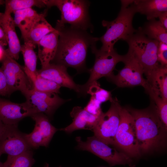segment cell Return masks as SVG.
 <instances>
[{
    "label": "cell",
    "mask_w": 167,
    "mask_h": 167,
    "mask_svg": "<svg viewBox=\"0 0 167 167\" xmlns=\"http://www.w3.org/2000/svg\"><path fill=\"white\" fill-rule=\"evenodd\" d=\"M59 33L57 51L53 63L75 69L79 72L86 70L88 48L99 41L87 31L65 25L55 28Z\"/></svg>",
    "instance_id": "obj_1"
},
{
    "label": "cell",
    "mask_w": 167,
    "mask_h": 167,
    "mask_svg": "<svg viewBox=\"0 0 167 167\" xmlns=\"http://www.w3.org/2000/svg\"><path fill=\"white\" fill-rule=\"evenodd\" d=\"M151 101L150 105L145 109L126 108L134 121L140 152L159 148L165 139L167 129L159 117L154 102Z\"/></svg>",
    "instance_id": "obj_2"
},
{
    "label": "cell",
    "mask_w": 167,
    "mask_h": 167,
    "mask_svg": "<svg viewBox=\"0 0 167 167\" xmlns=\"http://www.w3.org/2000/svg\"><path fill=\"white\" fill-rule=\"evenodd\" d=\"M120 11L117 17L111 21L103 20V26L106 28L104 35L100 38L102 46L101 50L110 52L119 40L126 41L136 31L133 28L132 22L136 13L131 5L132 0H121Z\"/></svg>",
    "instance_id": "obj_3"
},
{
    "label": "cell",
    "mask_w": 167,
    "mask_h": 167,
    "mask_svg": "<svg viewBox=\"0 0 167 167\" xmlns=\"http://www.w3.org/2000/svg\"><path fill=\"white\" fill-rule=\"evenodd\" d=\"M126 41L140 62L146 79L154 88L155 73L160 65L157 58L159 42L149 38L139 30Z\"/></svg>",
    "instance_id": "obj_4"
},
{
    "label": "cell",
    "mask_w": 167,
    "mask_h": 167,
    "mask_svg": "<svg viewBox=\"0 0 167 167\" xmlns=\"http://www.w3.org/2000/svg\"><path fill=\"white\" fill-rule=\"evenodd\" d=\"M46 6H56L61 13V19L56 26H62L68 24L70 26L86 30L91 29L88 13L89 3L82 0H44Z\"/></svg>",
    "instance_id": "obj_5"
},
{
    "label": "cell",
    "mask_w": 167,
    "mask_h": 167,
    "mask_svg": "<svg viewBox=\"0 0 167 167\" xmlns=\"http://www.w3.org/2000/svg\"><path fill=\"white\" fill-rule=\"evenodd\" d=\"M125 66L118 71V74H113L107 78L109 81L120 88L142 86L149 96L156 92L151 84L143 77V68L134 52L129 48L127 53L124 55L123 60Z\"/></svg>",
    "instance_id": "obj_6"
},
{
    "label": "cell",
    "mask_w": 167,
    "mask_h": 167,
    "mask_svg": "<svg viewBox=\"0 0 167 167\" xmlns=\"http://www.w3.org/2000/svg\"><path fill=\"white\" fill-rule=\"evenodd\" d=\"M120 118L114 146L119 148L131 158L138 157L141 152L133 118L126 108L121 106Z\"/></svg>",
    "instance_id": "obj_7"
},
{
    "label": "cell",
    "mask_w": 167,
    "mask_h": 167,
    "mask_svg": "<svg viewBox=\"0 0 167 167\" xmlns=\"http://www.w3.org/2000/svg\"><path fill=\"white\" fill-rule=\"evenodd\" d=\"M96 44L90 47L92 53L95 55V60L92 67L88 70L90 77L88 81L82 85L83 95L87 94L89 87L94 82L103 77L107 78L113 74L117 64L122 62L124 59V55L119 54L114 49L110 52L103 51L98 49Z\"/></svg>",
    "instance_id": "obj_8"
},
{
    "label": "cell",
    "mask_w": 167,
    "mask_h": 167,
    "mask_svg": "<svg viewBox=\"0 0 167 167\" xmlns=\"http://www.w3.org/2000/svg\"><path fill=\"white\" fill-rule=\"evenodd\" d=\"M77 148L89 151L107 162L110 165L129 164L131 158L124 152L111 148L95 136L88 137L86 141H82L80 137L76 138Z\"/></svg>",
    "instance_id": "obj_9"
},
{
    "label": "cell",
    "mask_w": 167,
    "mask_h": 167,
    "mask_svg": "<svg viewBox=\"0 0 167 167\" xmlns=\"http://www.w3.org/2000/svg\"><path fill=\"white\" fill-rule=\"evenodd\" d=\"M109 110L101 113L92 131L94 136L108 145L114 146L115 138L120 122L121 106L116 98L110 102Z\"/></svg>",
    "instance_id": "obj_10"
},
{
    "label": "cell",
    "mask_w": 167,
    "mask_h": 167,
    "mask_svg": "<svg viewBox=\"0 0 167 167\" xmlns=\"http://www.w3.org/2000/svg\"><path fill=\"white\" fill-rule=\"evenodd\" d=\"M1 67L5 76L9 91H20L24 95L33 89L32 82L25 73L23 67L11 58L4 50Z\"/></svg>",
    "instance_id": "obj_11"
},
{
    "label": "cell",
    "mask_w": 167,
    "mask_h": 167,
    "mask_svg": "<svg viewBox=\"0 0 167 167\" xmlns=\"http://www.w3.org/2000/svg\"><path fill=\"white\" fill-rule=\"evenodd\" d=\"M24 95L26 99L25 102L33 114L42 113L48 117H51L59 106L69 101L61 98L57 93L41 92L33 89Z\"/></svg>",
    "instance_id": "obj_12"
},
{
    "label": "cell",
    "mask_w": 167,
    "mask_h": 167,
    "mask_svg": "<svg viewBox=\"0 0 167 167\" xmlns=\"http://www.w3.org/2000/svg\"><path fill=\"white\" fill-rule=\"evenodd\" d=\"M18 125H9L0 140V154H6L14 156L31 150L26 140L24 134L19 130Z\"/></svg>",
    "instance_id": "obj_13"
},
{
    "label": "cell",
    "mask_w": 167,
    "mask_h": 167,
    "mask_svg": "<svg viewBox=\"0 0 167 167\" xmlns=\"http://www.w3.org/2000/svg\"><path fill=\"white\" fill-rule=\"evenodd\" d=\"M37 75L54 82L61 87L69 88L82 95L81 85L74 82L65 66L50 63L47 66L37 70Z\"/></svg>",
    "instance_id": "obj_14"
},
{
    "label": "cell",
    "mask_w": 167,
    "mask_h": 167,
    "mask_svg": "<svg viewBox=\"0 0 167 167\" xmlns=\"http://www.w3.org/2000/svg\"><path fill=\"white\" fill-rule=\"evenodd\" d=\"M32 114L25 102L16 103L0 97V121L5 125H18L23 119Z\"/></svg>",
    "instance_id": "obj_15"
},
{
    "label": "cell",
    "mask_w": 167,
    "mask_h": 167,
    "mask_svg": "<svg viewBox=\"0 0 167 167\" xmlns=\"http://www.w3.org/2000/svg\"><path fill=\"white\" fill-rule=\"evenodd\" d=\"M0 27L4 32L8 45L6 51L11 58L18 60L21 45L16 32L14 18L11 14L0 13Z\"/></svg>",
    "instance_id": "obj_16"
},
{
    "label": "cell",
    "mask_w": 167,
    "mask_h": 167,
    "mask_svg": "<svg viewBox=\"0 0 167 167\" xmlns=\"http://www.w3.org/2000/svg\"><path fill=\"white\" fill-rule=\"evenodd\" d=\"M73 118L72 122L67 127L60 129L67 133L79 129L92 131L100 115L92 114L81 107H74L70 113Z\"/></svg>",
    "instance_id": "obj_17"
},
{
    "label": "cell",
    "mask_w": 167,
    "mask_h": 167,
    "mask_svg": "<svg viewBox=\"0 0 167 167\" xmlns=\"http://www.w3.org/2000/svg\"><path fill=\"white\" fill-rule=\"evenodd\" d=\"M58 38V32L56 29L45 36L37 43L38 57L41 68L48 66L54 59L57 50Z\"/></svg>",
    "instance_id": "obj_18"
},
{
    "label": "cell",
    "mask_w": 167,
    "mask_h": 167,
    "mask_svg": "<svg viewBox=\"0 0 167 167\" xmlns=\"http://www.w3.org/2000/svg\"><path fill=\"white\" fill-rule=\"evenodd\" d=\"M131 5L136 13L145 15L148 20L155 19L167 11V0H133Z\"/></svg>",
    "instance_id": "obj_19"
},
{
    "label": "cell",
    "mask_w": 167,
    "mask_h": 167,
    "mask_svg": "<svg viewBox=\"0 0 167 167\" xmlns=\"http://www.w3.org/2000/svg\"><path fill=\"white\" fill-rule=\"evenodd\" d=\"M46 11L43 13L39 14L31 8L18 10L14 13V19L15 26L19 28L23 39L34 24L46 14Z\"/></svg>",
    "instance_id": "obj_20"
},
{
    "label": "cell",
    "mask_w": 167,
    "mask_h": 167,
    "mask_svg": "<svg viewBox=\"0 0 167 167\" xmlns=\"http://www.w3.org/2000/svg\"><path fill=\"white\" fill-rule=\"evenodd\" d=\"M46 14L40 19L23 39L24 42L30 43L36 47L39 41L49 33L56 30L48 22Z\"/></svg>",
    "instance_id": "obj_21"
},
{
    "label": "cell",
    "mask_w": 167,
    "mask_h": 167,
    "mask_svg": "<svg viewBox=\"0 0 167 167\" xmlns=\"http://www.w3.org/2000/svg\"><path fill=\"white\" fill-rule=\"evenodd\" d=\"M35 47L32 44L27 42H24L21 46L20 52L23 54L25 64L23 68L29 76L37 75V58L34 49Z\"/></svg>",
    "instance_id": "obj_22"
},
{
    "label": "cell",
    "mask_w": 167,
    "mask_h": 167,
    "mask_svg": "<svg viewBox=\"0 0 167 167\" xmlns=\"http://www.w3.org/2000/svg\"><path fill=\"white\" fill-rule=\"evenodd\" d=\"M139 30L149 38L167 44V30L159 21L149 20L143 28Z\"/></svg>",
    "instance_id": "obj_23"
},
{
    "label": "cell",
    "mask_w": 167,
    "mask_h": 167,
    "mask_svg": "<svg viewBox=\"0 0 167 167\" xmlns=\"http://www.w3.org/2000/svg\"><path fill=\"white\" fill-rule=\"evenodd\" d=\"M35 122L36 127L43 136L47 147L58 129L50 123L49 117L42 113H36L31 117Z\"/></svg>",
    "instance_id": "obj_24"
},
{
    "label": "cell",
    "mask_w": 167,
    "mask_h": 167,
    "mask_svg": "<svg viewBox=\"0 0 167 167\" xmlns=\"http://www.w3.org/2000/svg\"><path fill=\"white\" fill-rule=\"evenodd\" d=\"M4 13L11 14L12 13L34 6L39 8L46 6L44 0H6L5 1Z\"/></svg>",
    "instance_id": "obj_25"
},
{
    "label": "cell",
    "mask_w": 167,
    "mask_h": 167,
    "mask_svg": "<svg viewBox=\"0 0 167 167\" xmlns=\"http://www.w3.org/2000/svg\"><path fill=\"white\" fill-rule=\"evenodd\" d=\"M33 155V152L30 150L17 156H8L2 167H31L35 162Z\"/></svg>",
    "instance_id": "obj_26"
},
{
    "label": "cell",
    "mask_w": 167,
    "mask_h": 167,
    "mask_svg": "<svg viewBox=\"0 0 167 167\" xmlns=\"http://www.w3.org/2000/svg\"><path fill=\"white\" fill-rule=\"evenodd\" d=\"M30 79L33 84V89L35 90L57 94L60 93L61 87L51 80L37 75L36 76L30 78Z\"/></svg>",
    "instance_id": "obj_27"
},
{
    "label": "cell",
    "mask_w": 167,
    "mask_h": 167,
    "mask_svg": "<svg viewBox=\"0 0 167 167\" xmlns=\"http://www.w3.org/2000/svg\"><path fill=\"white\" fill-rule=\"evenodd\" d=\"M155 87L160 96L167 101V66L161 65L156 69L154 76Z\"/></svg>",
    "instance_id": "obj_28"
},
{
    "label": "cell",
    "mask_w": 167,
    "mask_h": 167,
    "mask_svg": "<svg viewBox=\"0 0 167 167\" xmlns=\"http://www.w3.org/2000/svg\"><path fill=\"white\" fill-rule=\"evenodd\" d=\"M87 94L91 95L97 101L102 103L107 101H113L111 92L101 88L97 81L94 82L89 87Z\"/></svg>",
    "instance_id": "obj_29"
},
{
    "label": "cell",
    "mask_w": 167,
    "mask_h": 167,
    "mask_svg": "<svg viewBox=\"0 0 167 167\" xmlns=\"http://www.w3.org/2000/svg\"><path fill=\"white\" fill-rule=\"evenodd\" d=\"M150 99L154 102L159 117L167 129V101L164 100L159 95H155Z\"/></svg>",
    "instance_id": "obj_30"
},
{
    "label": "cell",
    "mask_w": 167,
    "mask_h": 167,
    "mask_svg": "<svg viewBox=\"0 0 167 167\" xmlns=\"http://www.w3.org/2000/svg\"><path fill=\"white\" fill-rule=\"evenodd\" d=\"M101 104L93 97L91 96L88 103L84 109L92 114L100 115L102 112L101 108Z\"/></svg>",
    "instance_id": "obj_31"
},
{
    "label": "cell",
    "mask_w": 167,
    "mask_h": 167,
    "mask_svg": "<svg viewBox=\"0 0 167 167\" xmlns=\"http://www.w3.org/2000/svg\"><path fill=\"white\" fill-rule=\"evenodd\" d=\"M157 58L162 66L167 65V44L159 42L157 52Z\"/></svg>",
    "instance_id": "obj_32"
},
{
    "label": "cell",
    "mask_w": 167,
    "mask_h": 167,
    "mask_svg": "<svg viewBox=\"0 0 167 167\" xmlns=\"http://www.w3.org/2000/svg\"><path fill=\"white\" fill-rule=\"evenodd\" d=\"M11 94L6 78L1 68H0V95L9 96Z\"/></svg>",
    "instance_id": "obj_33"
},
{
    "label": "cell",
    "mask_w": 167,
    "mask_h": 167,
    "mask_svg": "<svg viewBox=\"0 0 167 167\" xmlns=\"http://www.w3.org/2000/svg\"><path fill=\"white\" fill-rule=\"evenodd\" d=\"M159 21L163 26L167 30V11L161 13L159 16Z\"/></svg>",
    "instance_id": "obj_34"
},
{
    "label": "cell",
    "mask_w": 167,
    "mask_h": 167,
    "mask_svg": "<svg viewBox=\"0 0 167 167\" xmlns=\"http://www.w3.org/2000/svg\"><path fill=\"white\" fill-rule=\"evenodd\" d=\"M9 126L5 125L0 121V140L4 135Z\"/></svg>",
    "instance_id": "obj_35"
},
{
    "label": "cell",
    "mask_w": 167,
    "mask_h": 167,
    "mask_svg": "<svg viewBox=\"0 0 167 167\" xmlns=\"http://www.w3.org/2000/svg\"><path fill=\"white\" fill-rule=\"evenodd\" d=\"M0 43L2 45L7 44L4 32L0 27Z\"/></svg>",
    "instance_id": "obj_36"
},
{
    "label": "cell",
    "mask_w": 167,
    "mask_h": 167,
    "mask_svg": "<svg viewBox=\"0 0 167 167\" xmlns=\"http://www.w3.org/2000/svg\"><path fill=\"white\" fill-rule=\"evenodd\" d=\"M4 54V50L3 51L1 49H0V60L2 61Z\"/></svg>",
    "instance_id": "obj_37"
},
{
    "label": "cell",
    "mask_w": 167,
    "mask_h": 167,
    "mask_svg": "<svg viewBox=\"0 0 167 167\" xmlns=\"http://www.w3.org/2000/svg\"><path fill=\"white\" fill-rule=\"evenodd\" d=\"M5 3V1L0 0V6Z\"/></svg>",
    "instance_id": "obj_38"
},
{
    "label": "cell",
    "mask_w": 167,
    "mask_h": 167,
    "mask_svg": "<svg viewBox=\"0 0 167 167\" xmlns=\"http://www.w3.org/2000/svg\"><path fill=\"white\" fill-rule=\"evenodd\" d=\"M1 155L0 154V157ZM2 167V163H1L0 161V167Z\"/></svg>",
    "instance_id": "obj_39"
},
{
    "label": "cell",
    "mask_w": 167,
    "mask_h": 167,
    "mask_svg": "<svg viewBox=\"0 0 167 167\" xmlns=\"http://www.w3.org/2000/svg\"><path fill=\"white\" fill-rule=\"evenodd\" d=\"M45 167H48V165H46L45 166Z\"/></svg>",
    "instance_id": "obj_40"
}]
</instances>
